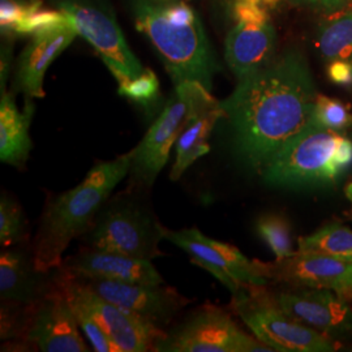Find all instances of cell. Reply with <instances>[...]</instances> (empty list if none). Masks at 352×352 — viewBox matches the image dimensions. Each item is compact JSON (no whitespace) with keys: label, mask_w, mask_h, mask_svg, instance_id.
Here are the masks:
<instances>
[{"label":"cell","mask_w":352,"mask_h":352,"mask_svg":"<svg viewBox=\"0 0 352 352\" xmlns=\"http://www.w3.org/2000/svg\"><path fill=\"white\" fill-rule=\"evenodd\" d=\"M214 3L221 7L225 13L231 16V10H232V6H234V1L235 0H213Z\"/></svg>","instance_id":"33"},{"label":"cell","mask_w":352,"mask_h":352,"mask_svg":"<svg viewBox=\"0 0 352 352\" xmlns=\"http://www.w3.org/2000/svg\"><path fill=\"white\" fill-rule=\"evenodd\" d=\"M131 151L96 164L85 179L51 200L42 214L33 243V264L46 274L63 263L72 240L88 232L116 186L129 174Z\"/></svg>","instance_id":"2"},{"label":"cell","mask_w":352,"mask_h":352,"mask_svg":"<svg viewBox=\"0 0 352 352\" xmlns=\"http://www.w3.org/2000/svg\"><path fill=\"white\" fill-rule=\"evenodd\" d=\"M41 0H1L0 1V26L4 34L16 33L26 14L32 12Z\"/></svg>","instance_id":"29"},{"label":"cell","mask_w":352,"mask_h":352,"mask_svg":"<svg viewBox=\"0 0 352 352\" xmlns=\"http://www.w3.org/2000/svg\"><path fill=\"white\" fill-rule=\"evenodd\" d=\"M65 26H72L68 17L60 10H45L42 3L37 6L32 12L26 14L25 19L16 29L14 36H37L42 33L52 32Z\"/></svg>","instance_id":"26"},{"label":"cell","mask_w":352,"mask_h":352,"mask_svg":"<svg viewBox=\"0 0 352 352\" xmlns=\"http://www.w3.org/2000/svg\"><path fill=\"white\" fill-rule=\"evenodd\" d=\"M135 16L136 29L151 39L175 87L196 81L212 91L219 64L201 20L190 6L184 1L168 6L140 1Z\"/></svg>","instance_id":"3"},{"label":"cell","mask_w":352,"mask_h":352,"mask_svg":"<svg viewBox=\"0 0 352 352\" xmlns=\"http://www.w3.org/2000/svg\"><path fill=\"white\" fill-rule=\"evenodd\" d=\"M296 7L312 8L321 12L334 13L344 10L350 6L351 0H286Z\"/></svg>","instance_id":"31"},{"label":"cell","mask_w":352,"mask_h":352,"mask_svg":"<svg viewBox=\"0 0 352 352\" xmlns=\"http://www.w3.org/2000/svg\"><path fill=\"white\" fill-rule=\"evenodd\" d=\"M33 104H28L21 113L8 93H1L0 100V160L3 164L23 167L32 151L29 136Z\"/></svg>","instance_id":"20"},{"label":"cell","mask_w":352,"mask_h":352,"mask_svg":"<svg viewBox=\"0 0 352 352\" xmlns=\"http://www.w3.org/2000/svg\"><path fill=\"white\" fill-rule=\"evenodd\" d=\"M344 193H346V197L349 199V201L351 202L352 205V183H349L344 188Z\"/></svg>","instance_id":"34"},{"label":"cell","mask_w":352,"mask_h":352,"mask_svg":"<svg viewBox=\"0 0 352 352\" xmlns=\"http://www.w3.org/2000/svg\"><path fill=\"white\" fill-rule=\"evenodd\" d=\"M154 351L270 352L272 347L243 331L222 308L206 304L173 333L158 340Z\"/></svg>","instance_id":"8"},{"label":"cell","mask_w":352,"mask_h":352,"mask_svg":"<svg viewBox=\"0 0 352 352\" xmlns=\"http://www.w3.org/2000/svg\"><path fill=\"white\" fill-rule=\"evenodd\" d=\"M161 231L164 239L187 252L195 264L209 272L232 295L247 286H267L258 260L247 258L236 247L210 239L196 227L175 231L161 225Z\"/></svg>","instance_id":"9"},{"label":"cell","mask_w":352,"mask_h":352,"mask_svg":"<svg viewBox=\"0 0 352 352\" xmlns=\"http://www.w3.org/2000/svg\"><path fill=\"white\" fill-rule=\"evenodd\" d=\"M76 36L78 34L74 26L34 36L17 62V88L28 97L43 98V78L49 67L74 42Z\"/></svg>","instance_id":"19"},{"label":"cell","mask_w":352,"mask_h":352,"mask_svg":"<svg viewBox=\"0 0 352 352\" xmlns=\"http://www.w3.org/2000/svg\"><path fill=\"white\" fill-rule=\"evenodd\" d=\"M329 78L340 87L352 85V63L349 62H333L327 64Z\"/></svg>","instance_id":"32"},{"label":"cell","mask_w":352,"mask_h":352,"mask_svg":"<svg viewBox=\"0 0 352 352\" xmlns=\"http://www.w3.org/2000/svg\"><path fill=\"white\" fill-rule=\"evenodd\" d=\"M59 267L78 277L102 278L131 283H164V278L151 260L96 248L76 253L75 256L63 260Z\"/></svg>","instance_id":"17"},{"label":"cell","mask_w":352,"mask_h":352,"mask_svg":"<svg viewBox=\"0 0 352 352\" xmlns=\"http://www.w3.org/2000/svg\"><path fill=\"white\" fill-rule=\"evenodd\" d=\"M59 273L54 285L63 292L69 302L87 309L104 334L111 340L118 352L154 351L155 344L166 333L146 320L106 300L82 278L58 267Z\"/></svg>","instance_id":"6"},{"label":"cell","mask_w":352,"mask_h":352,"mask_svg":"<svg viewBox=\"0 0 352 352\" xmlns=\"http://www.w3.org/2000/svg\"><path fill=\"white\" fill-rule=\"evenodd\" d=\"M258 265L269 282L285 283L294 289H330L347 302L352 299L350 263L320 253L298 251L274 263L258 261Z\"/></svg>","instance_id":"12"},{"label":"cell","mask_w":352,"mask_h":352,"mask_svg":"<svg viewBox=\"0 0 352 352\" xmlns=\"http://www.w3.org/2000/svg\"><path fill=\"white\" fill-rule=\"evenodd\" d=\"M118 91L122 97H126L131 101L149 106L158 97L160 82L155 74L145 68V71L139 77L120 84Z\"/></svg>","instance_id":"28"},{"label":"cell","mask_w":352,"mask_h":352,"mask_svg":"<svg viewBox=\"0 0 352 352\" xmlns=\"http://www.w3.org/2000/svg\"><path fill=\"white\" fill-rule=\"evenodd\" d=\"M299 251L320 253L352 264V231L340 223H329L300 238Z\"/></svg>","instance_id":"23"},{"label":"cell","mask_w":352,"mask_h":352,"mask_svg":"<svg viewBox=\"0 0 352 352\" xmlns=\"http://www.w3.org/2000/svg\"><path fill=\"white\" fill-rule=\"evenodd\" d=\"M274 300L292 320L338 342L352 336V308L338 294L325 289L296 287L272 292Z\"/></svg>","instance_id":"13"},{"label":"cell","mask_w":352,"mask_h":352,"mask_svg":"<svg viewBox=\"0 0 352 352\" xmlns=\"http://www.w3.org/2000/svg\"><path fill=\"white\" fill-rule=\"evenodd\" d=\"M80 278L106 300L139 316L162 330L190 302L175 289L164 286V283H131L102 278Z\"/></svg>","instance_id":"14"},{"label":"cell","mask_w":352,"mask_h":352,"mask_svg":"<svg viewBox=\"0 0 352 352\" xmlns=\"http://www.w3.org/2000/svg\"><path fill=\"white\" fill-rule=\"evenodd\" d=\"M314 124L343 132L352 126V113L343 102L318 94L316 98Z\"/></svg>","instance_id":"25"},{"label":"cell","mask_w":352,"mask_h":352,"mask_svg":"<svg viewBox=\"0 0 352 352\" xmlns=\"http://www.w3.org/2000/svg\"><path fill=\"white\" fill-rule=\"evenodd\" d=\"M270 11L257 3L248 0H235L231 16L235 21H247V23H266L270 21Z\"/></svg>","instance_id":"30"},{"label":"cell","mask_w":352,"mask_h":352,"mask_svg":"<svg viewBox=\"0 0 352 352\" xmlns=\"http://www.w3.org/2000/svg\"><path fill=\"white\" fill-rule=\"evenodd\" d=\"M71 304L55 285L29 318L25 340L43 352H88Z\"/></svg>","instance_id":"15"},{"label":"cell","mask_w":352,"mask_h":352,"mask_svg":"<svg viewBox=\"0 0 352 352\" xmlns=\"http://www.w3.org/2000/svg\"><path fill=\"white\" fill-rule=\"evenodd\" d=\"M33 272H37L33 261L29 263L20 251L3 252L0 256V295L6 302L32 304L36 299V282Z\"/></svg>","instance_id":"21"},{"label":"cell","mask_w":352,"mask_h":352,"mask_svg":"<svg viewBox=\"0 0 352 352\" xmlns=\"http://www.w3.org/2000/svg\"><path fill=\"white\" fill-rule=\"evenodd\" d=\"M277 33L270 21H236L225 42L226 63L238 80L258 72L276 59Z\"/></svg>","instance_id":"18"},{"label":"cell","mask_w":352,"mask_h":352,"mask_svg":"<svg viewBox=\"0 0 352 352\" xmlns=\"http://www.w3.org/2000/svg\"><path fill=\"white\" fill-rule=\"evenodd\" d=\"M256 227L258 235L269 245L277 260L286 258L295 253L292 248L291 227L286 218L279 214H265L258 218Z\"/></svg>","instance_id":"24"},{"label":"cell","mask_w":352,"mask_h":352,"mask_svg":"<svg viewBox=\"0 0 352 352\" xmlns=\"http://www.w3.org/2000/svg\"><path fill=\"white\" fill-rule=\"evenodd\" d=\"M351 166V140L312 124L278 151L261 173L267 184L304 187L336 182Z\"/></svg>","instance_id":"4"},{"label":"cell","mask_w":352,"mask_h":352,"mask_svg":"<svg viewBox=\"0 0 352 352\" xmlns=\"http://www.w3.org/2000/svg\"><path fill=\"white\" fill-rule=\"evenodd\" d=\"M25 219L17 202L8 197H1L0 201V243L8 247L21 239L24 234Z\"/></svg>","instance_id":"27"},{"label":"cell","mask_w":352,"mask_h":352,"mask_svg":"<svg viewBox=\"0 0 352 352\" xmlns=\"http://www.w3.org/2000/svg\"><path fill=\"white\" fill-rule=\"evenodd\" d=\"M188 109V87L187 82H182L176 85L162 113L151 124L144 139L131 151L129 176L135 190L151 188L154 184L183 129Z\"/></svg>","instance_id":"11"},{"label":"cell","mask_w":352,"mask_h":352,"mask_svg":"<svg viewBox=\"0 0 352 352\" xmlns=\"http://www.w3.org/2000/svg\"><path fill=\"white\" fill-rule=\"evenodd\" d=\"M186 82L188 87L189 109L183 129L176 140L175 162L170 173V179L174 182L209 151V138L214 126L221 118H225L221 102L214 98L210 90L196 81Z\"/></svg>","instance_id":"16"},{"label":"cell","mask_w":352,"mask_h":352,"mask_svg":"<svg viewBox=\"0 0 352 352\" xmlns=\"http://www.w3.org/2000/svg\"><path fill=\"white\" fill-rule=\"evenodd\" d=\"M317 96L305 56L287 51L238 80L221 104L240 154L263 171L278 151L314 124Z\"/></svg>","instance_id":"1"},{"label":"cell","mask_w":352,"mask_h":352,"mask_svg":"<svg viewBox=\"0 0 352 352\" xmlns=\"http://www.w3.org/2000/svg\"><path fill=\"white\" fill-rule=\"evenodd\" d=\"M91 248L122 253L136 258L153 260L162 252L158 243L164 239L161 223L141 202L120 196L98 213L89 230Z\"/></svg>","instance_id":"7"},{"label":"cell","mask_w":352,"mask_h":352,"mask_svg":"<svg viewBox=\"0 0 352 352\" xmlns=\"http://www.w3.org/2000/svg\"><path fill=\"white\" fill-rule=\"evenodd\" d=\"M59 10L68 17L77 34L98 52L119 85L145 71L126 45L122 29L107 11L78 0H63L59 3Z\"/></svg>","instance_id":"10"},{"label":"cell","mask_w":352,"mask_h":352,"mask_svg":"<svg viewBox=\"0 0 352 352\" xmlns=\"http://www.w3.org/2000/svg\"><path fill=\"white\" fill-rule=\"evenodd\" d=\"M234 296L232 307L257 340L274 351L333 352L340 343L286 315L266 286H247Z\"/></svg>","instance_id":"5"},{"label":"cell","mask_w":352,"mask_h":352,"mask_svg":"<svg viewBox=\"0 0 352 352\" xmlns=\"http://www.w3.org/2000/svg\"><path fill=\"white\" fill-rule=\"evenodd\" d=\"M317 47L325 64L352 63V8L334 12L322 24L317 34Z\"/></svg>","instance_id":"22"}]
</instances>
